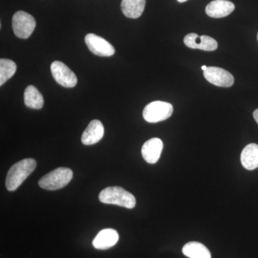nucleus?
Here are the masks:
<instances>
[{
    "label": "nucleus",
    "mask_w": 258,
    "mask_h": 258,
    "mask_svg": "<svg viewBox=\"0 0 258 258\" xmlns=\"http://www.w3.org/2000/svg\"><path fill=\"white\" fill-rule=\"evenodd\" d=\"M104 135V127L99 120L90 122L87 128L83 132L81 141L85 145H93L101 140Z\"/></svg>",
    "instance_id": "f8f14e48"
},
{
    "label": "nucleus",
    "mask_w": 258,
    "mask_h": 258,
    "mask_svg": "<svg viewBox=\"0 0 258 258\" xmlns=\"http://www.w3.org/2000/svg\"><path fill=\"white\" fill-rule=\"evenodd\" d=\"M50 71L56 82L64 88H74L78 83L76 74L60 61H54L50 66Z\"/></svg>",
    "instance_id": "423d86ee"
},
{
    "label": "nucleus",
    "mask_w": 258,
    "mask_h": 258,
    "mask_svg": "<svg viewBox=\"0 0 258 258\" xmlns=\"http://www.w3.org/2000/svg\"><path fill=\"white\" fill-rule=\"evenodd\" d=\"M119 239L118 232L113 229H104L98 232L93 241V245L98 249H108L113 247Z\"/></svg>",
    "instance_id": "ddd939ff"
},
{
    "label": "nucleus",
    "mask_w": 258,
    "mask_h": 258,
    "mask_svg": "<svg viewBox=\"0 0 258 258\" xmlns=\"http://www.w3.org/2000/svg\"><path fill=\"white\" fill-rule=\"evenodd\" d=\"M177 1L179 2V3H184V2L187 1V0H177Z\"/></svg>",
    "instance_id": "412c9836"
},
{
    "label": "nucleus",
    "mask_w": 258,
    "mask_h": 258,
    "mask_svg": "<svg viewBox=\"0 0 258 258\" xmlns=\"http://www.w3.org/2000/svg\"><path fill=\"white\" fill-rule=\"evenodd\" d=\"M25 106L33 109H40L43 107L44 98L40 91L34 86H29L24 93Z\"/></svg>",
    "instance_id": "f3484780"
},
{
    "label": "nucleus",
    "mask_w": 258,
    "mask_h": 258,
    "mask_svg": "<svg viewBox=\"0 0 258 258\" xmlns=\"http://www.w3.org/2000/svg\"><path fill=\"white\" fill-rule=\"evenodd\" d=\"M183 254L189 258H211V252L206 246L198 242H189L182 248Z\"/></svg>",
    "instance_id": "dca6fc26"
},
{
    "label": "nucleus",
    "mask_w": 258,
    "mask_h": 258,
    "mask_svg": "<svg viewBox=\"0 0 258 258\" xmlns=\"http://www.w3.org/2000/svg\"><path fill=\"white\" fill-rule=\"evenodd\" d=\"M85 42L89 50L94 55L100 57H110L114 55L115 48L113 45L103 37L95 34L86 35Z\"/></svg>",
    "instance_id": "0eeeda50"
},
{
    "label": "nucleus",
    "mask_w": 258,
    "mask_h": 258,
    "mask_svg": "<svg viewBox=\"0 0 258 258\" xmlns=\"http://www.w3.org/2000/svg\"><path fill=\"white\" fill-rule=\"evenodd\" d=\"M235 6L228 0H214L206 7L207 15L212 18H222L230 15Z\"/></svg>",
    "instance_id": "9b49d317"
},
{
    "label": "nucleus",
    "mask_w": 258,
    "mask_h": 258,
    "mask_svg": "<svg viewBox=\"0 0 258 258\" xmlns=\"http://www.w3.org/2000/svg\"><path fill=\"white\" fill-rule=\"evenodd\" d=\"M207 81L219 87H231L235 83L233 76L226 70L218 67H208L204 71Z\"/></svg>",
    "instance_id": "6e6552de"
},
{
    "label": "nucleus",
    "mask_w": 258,
    "mask_h": 258,
    "mask_svg": "<svg viewBox=\"0 0 258 258\" xmlns=\"http://www.w3.org/2000/svg\"><path fill=\"white\" fill-rule=\"evenodd\" d=\"M36 27V21L31 15L24 11L15 13L13 17V29L19 38L28 39Z\"/></svg>",
    "instance_id": "39448f33"
},
{
    "label": "nucleus",
    "mask_w": 258,
    "mask_h": 258,
    "mask_svg": "<svg viewBox=\"0 0 258 258\" xmlns=\"http://www.w3.org/2000/svg\"><path fill=\"white\" fill-rule=\"evenodd\" d=\"M257 40H258V33H257Z\"/></svg>",
    "instance_id": "4be33fe9"
},
{
    "label": "nucleus",
    "mask_w": 258,
    "mask_h": 258,
    "mask_svg": "<svg viewBox=\"0 0 258 258\" xmlns=\"http://www.w3.org/2000/svg\"><path fill=\"white\" fill-rule=\"evenodd\" d=\"M253 117H254V120H256V122H257V124H258V108H257V109H256L255 111H254Z\"/></svg>",
    "instance_id": "6ab92c4d"
},
{
    "label": "nucleus",
    "mask_w": 258,
    "mask_h": 258,
    "mask_svg": "<svg viewBox=\"0 0 258 258\" xmlns=\"http://www.w3.org/2000/svg\"><path fill=\"white\" fill-rule=\"evenodd\" d=\"M164 144L159 138H152L144 143L142 154L144 160L149 164H155L159 161L162 152Z\"/></svg>",
    "instance_id": "9d476101"
},
{
    "label": "nucleus",
    "mask_w": 258,
    "mask_h": 258,
    "mask_svg": "<svg viewBox=\"0 0 258 258\" xmlns=\"http://www.w3.org/2000/svg\"><path fill=\"white\" fill-rule=\"evenodd\" d=\"M185 45L191 49L205 51H214L218 47L216 40L208 35L199 36L196 33H189L184 38Z\"/></svg>",
    "instance_id": "1a4fd4ad"
},
{
    "label": "nucleus",
    "mask_w": 258,
    "mask_h": 258,
    "mask_svg": "<svg viewBox=\"0 0 258 258\" xmlns=\"http://www.w3.org/2000/svg\"><path fill=\"white\" fill-rule=\"evenodd\" d=\"M99 200L102 203L127 209H133L137 204L135 197L120 186H109L102 190L99 194Z\"/></svg>",
    "instance_id": "f03ea898"
},
{
    "label": "nucleus",
    "mask_w": 258,
    "mask_h": 258,
    "mask_svg": "<svg viewBox=\"0 0 258 258\" xmlns=\"http://www.w3.org/2000/svg\"><path fill=\"white\" fill-rule=\"evenodd\" d=\"M36 166L35 159H25L11 166L5 181L7 189L10 191H15L33 172Z\"/></svg>",
    "instance_id": "f257e3e1"
},
{
    "label": "nucleus",
    "mask_w": 258,
    "mask_h": 258,
    "mask_svg": "<svg viewBox=\"0 0 258 258\" xmlns=\"http://www.w3.org/2000/svg\"><path fill=\"white\" fill-rule=\"evenodd\" d=\"M73 176L74 173L69 168L59 167L42 176L38 184L42 189L54 191L64 187L73 179Z\"/></svg>",
    "instance_id": "7ed1b4c3"
},
{
    "label": "nucleus",
    "mask_w": 258,
    "mask_h": 258,
    "mask_svg": "<svg viewBox=\"0 0 258 258\" xmlns=\"http://www.w3.org/2000/svg\"><path fill=\"white\" fill-rule=\"evenodd\" d=\"M146 2L147 0H122V13L128 18H139L143 14Z\"/></svg>",
    "instance_id": "2eb2a0df"
},
{
    "label": "nucleus",
    "mask_w": 258,
    "mask_h": 258,
    "mask_svg": "<svg viewBox=\"0 0 258 258\" xmlns=\"http://www.w3.org/2000/svg\"><path fill=\"white\" fill-rule=\"evenodd\" d=\"M17 71V66L14 61L9 59L0 60V86H3L8 80L14 76Z\"/></svg>",
    "instance_id": "a211bd4d"
},
{
    "label": "nucleus",
    "mask_w": 258,
    "mask_h": 258,
    "mask_svg": "<svg viewBox=\"0 0 258 258\" xmlns=\"http://www.w3.org/2000/svg\"><path fill=\"white\" fill-rule=\"evenodd\" d=\"M208 67H207L206 66H202V69H203L204 71H206V70L208 69Z\"/></svg>",
    "instance_id": "aec40b11"
},
{
    "label": "nucleus",
    "mask_w": 258,
    "mask_h": 258,
    "mask_svg": "<svg viewBox=\"0 0 258 258\" xmlns=\"http://www.w3.org/2000/svg\"><path fill=\"white\" fill-rule=\"evenodd\" d=\"M173 111L174 109L171 103L160 101H153L144 108L143 117L149 123H158L171 117Z\"/></svg>",
    "instance_id": "20e7f679"
},
{
    "label": "nucleus",
    "mask_w": 258,
    "mask_h": 258,
    "mask_svg": "<svg viewBox=\"0 0 258 258\" xmlns=\"http://www.w3.org/2000/svg\"><path fill=\"white\" fill-rule=\"evenodd\" d=\"M241 163L244 169L254 170L258 167V145L249 144L241 153Z\"/></svg>",
    "instance_id": "4468645a"
}]
</instances>
